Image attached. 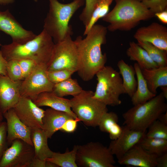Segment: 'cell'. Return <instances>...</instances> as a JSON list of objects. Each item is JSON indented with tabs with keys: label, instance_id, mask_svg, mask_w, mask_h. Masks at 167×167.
Listing matches in <instances>:
<instances>
[{
	"label": "cell",
	"instance_id": "cell-24",
	"mask_svg": "<svg viewBox=\"0 0 167 167\" xmlns=\"http://www.w3.org/2000/svg\"><path fill=\"white\" fill-rule=\"evenodd\" d=\"M126 54L130 59L136 61L141 70L150 69L158 66L150 58L147 51L137 43H129Z\"/></svg>",
	"mask_w": 167,
	"mask_h": 167
},
{
	"label": "cell",
	"instance_id": "cell-44",
	"mask_svg": "<svg viewBox=\"0 0 167 167\" xmlns=\"http://www.w3.org/2000/svg\"><path fill=\"white\" fill-rule=\"evenodd\" d=\"M158 120L163 123L167 125V111L161 114Z\"/></svg>",
	"mask_w": 167,
	"mask_h": 167
},
{
	"label": "cell",
	"instance_id": "cell-8",
	"mask_svg": "<svg viewBox=\"0 0 167 167\" xmlns=\"http://www.w3.org/2000/svg\"><path fill=\"white\" fill-rule=\"evenodd\" d=\"M76 162L78 167H114L115 161L108 147L90 142L77 145Z\"/></svg>",
	"mask_w": 167,
	"mask_h": 167
},
{
	"label": "cell",
	"instance_id": "cell-23",
	"mask_svg": "<svg viewBox=\"0 0 167 167\" xmlns=\"http://www.w3.org/2000/svg\"><path fill=\"white\" fill-rule=\"evenodd\" d=\"M133 66L135 71L137 86L131 98L132 104L135 105L147 101L156 94L152 92L149 89L147 82L142 75L141 69L138 64L135 63Z\"/></svg>",
	"mask_w": 167,
	"mask_h": 167
},
{
	"label": "cell",
	"instance_id": "cell-29",
	"mask_svg": "<svg viewBox=\"0 0 167 167\" xmlns=\"http://www.w3.org/2000/svg\"><path fill=\"white\" fill-rule=\"evenodd\" d=\"M137 43L147 52L151 59L158 66H167V51L146 42L137 41Z\"/></svg>",
	"mask_w": 167,
	"mask_h": 167
},
{
	"label": "cell",
	"instance_id": "cell-18",
	"mask_svg": "<svg viewBox=\"0 0 167 167\" xmlns=\"http://www.w3.org/2000/svg\"><path fill=\"white\" fill-rule=\"evenodd\" d=\"M157 156L148 152L137 144L118 159V162L120 165L127 166L156 167Z\"/></svg>",
	"mask_w": 167,
	"mask_h": 167
},
{
	"label": "cell",
	"instance_id": "cell-16",
	"mask_svg": "<svg viewBox=\"0 0 167 167\" xmlns=\"http://www.w3.org/2000/svg\"><path fill=\"white\" fill-rule=\"evenodd\" d=\"M22 81H14L7 75H0V111L3 114L13 108L21 96Z\"/></svg>",
	"mask_w": 167,
	"mask_h": 167
},
{
	"label": "cell",
	"instance_id": "cell-32",
	"mask_svg": "<svg viewBox=\"0 0 167 167\" xmlns=\"http://www.w3.org/2000/svg\"><path fill=\"white\" fill-rule=\"evenodd\" d=\"M7 75L14 81H22L23 78L19 61L11 60L7 61Z\"/></svg>",
	"mask_w": 167,
	"mask_h": 167
},
{
	"label": "cell",
	"instance_id": "cell-12",
	"mask_svg": "<svg viewBox=\"0 0 167 167\" xmlns=\"http://www.w3.org/2000/svg\"><path fill=\"white\" fill-rule=\"evenodd\" d=\"M13 108L19 119L27 126L31 129L42 128L45 110L31 99L21 96Z\"/></svg>",
	"mask_w": 167,
	"mask_h": 167
},
{
	"label": "cell",
	"instance_id": "cell-11",
	"mask_svg": "<svg viewBox=\"0 0 167 167\" xmlns=\"http://www.w3.org/2000/svg\"><path fill=\"white\" fill-rule=\"evenodd\" d=\"M10 146L0 160V167H30L35 157L33 146L20 139Z\"/></svg>",
	"mask_w": 167,
	"mask_h": 167
},
{
	"label": "cell",
	"instance_id": "cell-35",
	"mask_svg": "<svg viewBox=\"0 0 167 167\" xmlns=\"http://www.w3.org/2000/svg\"><path fill=\"white\" fill-rule=\"evenodd\" d=\"M142 2L154 14L167 9V0H145Z\"/></svg>",
	"mask_w": 167,
	"mask_h": 167
},
{
	"label": "cell",
	"instance_id": "cell-45",
	"mask_svg": "<svg viewBox=\"0 0 167 167\" xmlns=\"http://www.w3.org/2000/svg\"><path fill=\"white\" fill-rule=\"evenodd\" d=\"M15 0H0V5H6L14 3Z\"/></svg>",
	"mask_w": 167,
	"mask_h": 167
},
{
	"label": "cell",
	"instance_id": "cell-5",
	"mask_svg": "<svg viewBox=\"0 0 167 167\" xmlns=\"http://www.w3.org/2000/svg\"><path fill=\"white\" fill-rule=\"evenodd\" d=\"M163 93L144 103L134 105L122 114L123 124L130 129L146 131L149 126L167 111V104Z\"/></svg>",
	"mask_w": 167,
	"mask_h": 167
},
{
	"label": "cell",
	"instance_id": "cell-4",
	"mask_svg": "<svg viewBox=\"0 0 167 167\" xmlns=\"http://www.w3.org/2000/svg\"><path fill=\"white\" fill-rule=\"evenodd\" d=\"M49 9L44 20L43 29L51 37L55 44L73 34L69 21L75 13L85 3V0H73L62 3L58 0H49Z\"/></svg>",
	"mask_w": 167,
	"mask_h": 167
},
{
	"label": "cell",
	"instance_id": "cell-26",
	"mask_svg": "<svg viewBox=\"0 0 167 167\" xmlns=\"http://www.w3.org/2000/svg\"><path fill=\"white\" fill-rule=\"evenodd\" d=\"M82 88L77 79L71 78L54 84L52 92L60 97L71 95L73 96L80 93Z\"/></svg>",
	"mask_w": 167,
	"mask_h": 167
},
{
	"label": "cell",
	"instance_id": "cell-1",
	"mask_svg": "<svg viewBox=\"0 0 167 167\" xmlns=\"http://www.w3.org/2000/svg\"><path fill=\"white\" fill-rule=\"evenodd\" d=\"M107 30V27L95 24L85 38L79 36L74 41L79 58L77 72L84 81L92 79L105 66L107 56L105 53L103 54L101 46L106 43Z\"/></svg>",
	"mask_w": 167,
	"mask_h": 167
},
{
	"label": "cell",
	"instance_id": "cell-36",
	"mask_svg": "<svg viewBox=\"0 0 167 167\" xmlns=\"http://www.w3.org/2000/svg\"><path fill=\"white\" fill-rule=\"evenodd\" d=\"M9 146L7 139V126L6 122L0 125V160Z\"/></svg>",
	"mask_w": 167,
	"mask_h": 167
},
{
	"label": "cell",
	"instance_id": "cell-38",
	"mask_svg": "<svg viewBox=\"0 0 167 167\" xmlns=\"http://www.w3.org/2000/svg\"><path fill=\"white\" fill-rule=\"evenodd\" d=\"M80 120L77 118L69 119L65 122L60 130L67 133H73L76 130L77 123Z\"/></svg>",
	"mask_w": 167,
	"mask_h": 167
},
{
	"label": "cell",
	"instance_id": "cell-48",
	"mask_svg": "<svg viewBox=\"0 0 167 167\" xmlns=\"http://www.w3.org/2000/svg\"><path fill=\"white\" fill-rule=\"evenodd\" d=\"M4 118L3 113L0 111V125L3 122Z\"/></svg>",
	"mask_w": 167,
	"mask_h": 167
},
{
	"label": "cell",
	"instance_id": "cell-21",
	"mask_svg": "<svg viewBox=\"0 0 167 167\" xmlns=\"http://www.w3.org/2000/svg\"><path fill=\"white\" fill-rule=\"evenodd\" d=\"M31 138L34 148L35 157L46 161L52 156L54 152L49 148L47 143L48 138L42 129H31Z\"/></svg>",
	"mask_w": 167,
	"mask_h": 167
},
{
	"label": "cell",
	"instance_id": "cell-41",
	"mask_svg": "<svg viewBox=\"0 0 167 167\" xmlns=\"http://www.w3.org/2000/svg\"><path fill=\"white\" fill-rule=\"evenodd\" d=\"M156 161V167H167V152L157 156Z\"/></svg>",
	"mask_w": 167,
	"mask_h": 167
},
{
	"label": "cell",
	"instance_id": "cell-20",
	"mask_svg": "<svg viewBox=\"0 0 167 167\" xmlns=\"http://www.w3.org/2000/svg\"><path fill=\"white\" fill-rule=\"evenodd\" d=\"M32 100L39 107H49L56 110L66 112L75 118H77L71 109L70 100L58 96L52 92L41 93Z\"/></svg>",
	"mask_w": 167,
	"mask_h": 167
},
{
	"label": "cell",
	"instance_id": "cell-22",
	"mask_svg": "<svg viewBox=\"0 0 167 167\" xmlns=\"http://www.w3.org/2000/svg\"><path fill=\"white\" fill-rule=\"evenodd\" d=\"M141 71L149 89L153 93L156 94L158 87L167 86V66H158Z\"/></svg>",
	"mask_w": 167,
	"mask_h": 167
},
{
	"label": "cell",
	"instance_id": "cell-6",
	"mask_svg": "<svg viewBox=\"0 0 167 167\" xmlns=\"http://www.w3.org/2000/svg\"><path fill=\"white\" fill-rule=\"evenodd\" d=\"M96 75L97 83L92 97L107 106L121 104L120 96L125 92L119 72L110 66H105Z\"/></svg>",
	"mask_w": 167,
	"mask_h": 167
},
{
	"label": "cell",
	"instance_id": "cell-37",
	"mask_svg": "<svg viewBox=\"0 0 167 167\" xmlns=\"http://www.w3.org/2000/svg\"><path fill=\"white\" fill-rule=\"evenodd\" d=\"M18 60L22 71L24 80L32 72L37 63L33 60L28 59Z\"/></svg>",
	"mask_w": 167,
	"mask_h": 167
},
{
	"label": "cell",
	"instance_id": "cell-3",
	"mask_svg": "<svg viewBox=\"0 0 167 167\" xmlns=\"http://www.w3.org/2000/svg\"><path fill=\"white\" fill-rule=\"evenodd\" d=\"M51 37L44 29L32 40L23 44L13 42L1 45L2 55L8 61L28 59L47 65L54 45Z\"/></svg>",
	"mask_w": 167,
	"mask_h": 167
},
{
	"label": "cell",
	"instance_id": "cell-34",
	"mask_svg": "<svg viewBox=\"0 0 167 167\" xmlns=\"http://www.w3.org/2000/svg\"><path fill=\"white\" fill-rule=\"evenodd\" d=\"M85 6L79 16L80 21L86 27L90 20L92 12L99 0H85Z\"/></svg>",
	"mask_w": 167,
	"mask_h": 167
},
{
	"label": "cell",
	"instance_id": "cell-42",
	"mask_svg": "<svg viewBox=\"0 0 167 167\" xmlns=\"http://www.w3.org/2000/svg\"><path fill=\"white\" fill-rule=\"evenodd\" d=\"M154 15L163 24H167V9L156 13L154 14Z\"/></svg>",
	"mask_w": 167,
	"mask_h": 167
},
{
	"label": "cell",
	"instance_id": "cell-51",
	"mask_svg": "<svg viewBox=\"0 0 167 167\" xmlns=\"http://www.w3.org/2000/svg\"><path fill=\"white\" fill-rule=\"evenodd\" d=\"M1 45H1V44L0 43V46H1Z\"/></svg>",
	"mask_w": 167,
	"mask_h": 167
},
{
	"label": "cell",
	"instance_id": "cell-13",
	"mask_svg": "<svg viewBox=\"0 0 167 167\" xmlns=\"http://www.w3.org/2000/svg\"><path fill=\"white\" fill-rule=\"evenodd\" d=\"M0 31L10 36L12 42L19 44L25 43L36 35L23 28L8 9L0 11Z\"/></svg>",
	"mask_w": 167,
	"mask_h": 167
},
{
	"label": "cell",
	"instance_id": "cell-2",
	"mask_svg": "<svg viewBox=\"0 0 167 167\" xmlns=\"http://www.w3.org/2000/svg\"><path fill=\"white\" fill-rule=\"evenodd\" d=\"M115 2L112 10L102 18L109 23L107 28L110 32L131 30L141 21L155 16L139 0H115Z\"/></svg>",
	"mask_w": 167,
	"mask_h": 167
},
{
	"label": "cell",
	"instance_id": "cell-15",
	"mask_svg": "<svg viewBox=\"0 0 167 167\" xmlns=\"http://www.w3.org/2000/svg\"><path fill=\"white\" fill-rule=\"evenodd\" d=\"M122 128L120 136L116 139L112 140L108 147L111 153L118 159L137 144L146 133V131L131 129L125 126Z\"/></svg>",
	"mask_w": 167,
	"mask_h": 167
},
{
	"label": "cell",
	"instance_id": "cell-10",
	"mask_svg": "<svg viewBox=\"0 0 167 167\" xmlns=\"http://www.w3.org/2000/svg\"><path fill=\"white\" fill-rule=\"evenodd\" d=\"M47 69L46 64L36 65L30 74L22 81L20 88L21 96L32 100L41 93L52 91L54 84L48 77Z\"/></svg>",
	"mask_w": 167,
	"mask_h": 167
},
{
	"label": "cell",
	"instance_id": "cell-43",
	"mask_svg": "<svg viewBox=\"0 0 167 167\" xmlns=\"http://www.w3.org/2000/svg\"><path fill=\"white\" fill-rule=\"evenodd\" d=\"M45 164L46 161L42 160L34 157L30 167H45Z\"/></svg>",
	"mask_w": 167,
	"mask_h": 167
},
{
	"label": "cell",
	"instance_id": "cell-30",
	"mask_svg": "<svg viewBox=\"0 0 167 167\" xmlns=\"http://www.w3.org/2000/svg\"><path fill=\"white\" fill-rule=\"evenodd\" d=\"M145 136L152 138L167 140V125L159 120L154 121L148 127Z\"/></svg>",
	"mask_w": 167,
	"mask_h": 167
},
{
	"label": "cell",
	"instance_id": "cell-31",
	"mask_svg": "<svg viewBox=\"0 0 167 167\" xmlns=\"http://www.w3.org/2000/svg\"><path fill=\"white\" fill-rule=\"evenodd\" d=\"M118 117L113 112H107L102 116L98 125L100 130L108 133L110 129L115 124L118 123Z\"/></svg>",
	"mask_w": 167,
	"mask_h": 167
},
{
	"label": "cell",
	"instance_id": "cell-25",
	"mask_svg": "<svg viewBox=\"0 0 167 167\" xmlns=\"http://www.w3.org/2000/svg\"><path fill=\"white\" fill-rule=\"evenodd\" d=\"M117 66L122 77V85L125 94L131 97L136 90L137 81L134 66L129 65L122 59L119 61Z\"/></svg>",
	"mask_w": 167,
	"mask_h": 167
},
{
	"label": "cell",
	"instance_id": "cell-49",
	"mask_svg": "<svg viewBox=\"0 0 167 167\" xmlns=\"http://www.w3.org/2000/svg\"><path fill=\"white\" fill-rule=\"evenodd\" d=\"M33 1L36 2L38 1V0H32Z\"/></svg>",
	"mask_w": 167,
	"mask_h": 167
},
{
	"label": "cell",
	"instance_id": "cell-50",
	"mask_svg": "<svg viewBox=\"0 0 167 167\" xmlns=\"http://www.w3.org/2000/svg\"><path fill=\"white\" fill-rule=\"evenodd\" d=\"M140 0V1L142 2V1H143L144 0Z\"/></svg>",
	"mask_w": 167,
	"mask_h": 167
},
{
	"label": "cell",
	"instance_id": "cell-7",
	"mask_svg": "<svg viewBox=\"0 0 167 167\" xmlns=\"http://www.w3.org/2000/svg\"><path fill=\"white\" fill-rule=\"evenodd\" d=\"M93 93L83 90L70 100L71 109L80 121L87 126L96 127L108 109L107 105L92 97Z\"/></svg>",
	"mask_w": 167,
	"mask_h": 167
},
{
	"label": "cell",
	"instance_id": "cell-28",
	"mask_svg": "<svg viewBox=\"0 0 167 167\" xmlns=\"http://www.w3.org/2000/svg\"><path fill=\"white\" fill-rule=\"evenodd\" d=\"M77 148V145H75L71 151L64 153L54 152L52 156L46 161L51 162L58 167H78L76 162Z\"/></svg>",
	"mask_w": 167,
	"mask_h": 167
},
{
	"label": "cell",
	"instance_id": "cell-33",
	"mask_svg": "<svg viewBox=\"0 0 167 167\" xmlns=\"http://www.w3.org/2000/svg\"><path fill=\"white\" fill-rule=\"evenodd\" d=\"M74 72L67 69L47 71V74L49 80L54 84L71 78Z\"/></svg>",
	"mask_w": 167,
	"mask_h": 167
},
{
	"label": "cell",
	"instance_id": "cell-39",
	"mask_svg": "<svg viewBox=\"0 0 167 167\" xmlns=\"http://www.w3.org/2000/svg\"><path fill=\"white\" fill-rule=\"evenodd\" d=\"M122 130V126L118 123L114 124L109 130L108 133L110 139L111 140L117 139L121 134Z\"/></svg>",
	"mask_w": 167,
	"mask_h": 167
},
{
	"label": "cell",
	"instance_id": "cell-27",
	"mask_svg": "<svg viewBox=\"0 0 167 167\" xmlns=\"http://www.w3.org/2000/svg\"><path fill=\"white\" fill-rule=\"evenodd\" d=\"M151 153L157 156L167 152V140L147 137L145 135L138 143Z\"/></svg>",
	"mask_w": 167,
	"mask_h": 167
},
{
	"label": "cell",
	"instance_id": "cell-40",
	"mask_svg": "<svg viewBox=\"0 0 167 167\" xmlns=\"http://www.w3.org/2000/svg\"><path fill=\"white\" fill-rule=\"evenodd\" d=\"M7 61L4 57L0 49V75H7L6 67Z\"/></svg>",
	"mask_w": 167,
	"mask_h": 167
},
{
	"label": "cell",
	"instance_id": "cell-19",
	"mask_svg": "<svg viewBox=\"0 0 167 167\" xmlns=\"http://www.w3.org/2000/svg\"><path fill=\"white\" fill-rule=\"evenodd\" d=\"M74 118L68 113L56 110L51 108L45 110L42 119V129L48 138H51L54 134L61 127L67 120Z\"/></svg>",
	"mask_w": 167,
	"mask_h": 167
},
{
	"label": "cell",
	"instance_id": "cell-47",
	"mask_svg": "<svg viewBox=\"0 0 167 167\" xmlns=\"http://www.w3.org/2000/svg\"><path fill=\"white\" fill-rule=\"evenodd\" d=\"M45 167H58L55 164L47 161H46Z\"/></svg>",
	"mask_w": 167,
	"mask_h": 167
},
{
	"label": "cell",
	"instance_id": "cell-9",
	"mask_svg": "<svg viewBox=\"0 0 167 167\" xmlns=\"http://www.w3.org/2000/svg\"><path fill=\"white\" fill-rule=\"evenodd\" d=\"M48 71L67 69L77 72L79 58L76 47L71 36L55 43L47 65Z\"/></svg>",
	"mask_w": 167,
	"mask_h": 167
},
{
	"label": "cell",
	"instance_id": "cell-46",
	"mask_svg": "<svg viewBox=\"0 0 167 167\" xmlns=\"http://www.w3.org/2000/svg\"><path fill=\"white\" fill-rule=\"evenodd\" d=\"M162 90L165 99H167V86H162L160 87Z\"/></svg>",
	"mask_w": 167,
	"mask_h": 167
},
{
	"label": "cell",
	"instance_id": "cell-17",
	"mask_svg": "<svg viewBox=\"0 0 167 167\" xmlns=\"http://www.w3.org/2000/svg\"><path fill=\"white\" fill-rule=\"evenodd\" d=\"M6 121L7 139L9 146L16 139H20L33 146L31 138V129L19 119L13 108L3 114Z\"/></svg>",
	"mask_w": 167,
	"mask_h": 167
},
{
	"label": "cell",
	"instance_id": "cell-14",
	"mask_svg": "<svg viewBox=\"0 0 167 167\" xmlns=\"http://www.w3.org/2000/svg\"><path fill=\"white\" fill-rule=\"evenodd\" d=\"M134 37L137 41L148 42L167 51V28L157 23L139 28Z\"/></svg>",
	"mask_w": 167,
	"mask_h": 167
}]
</instances>
